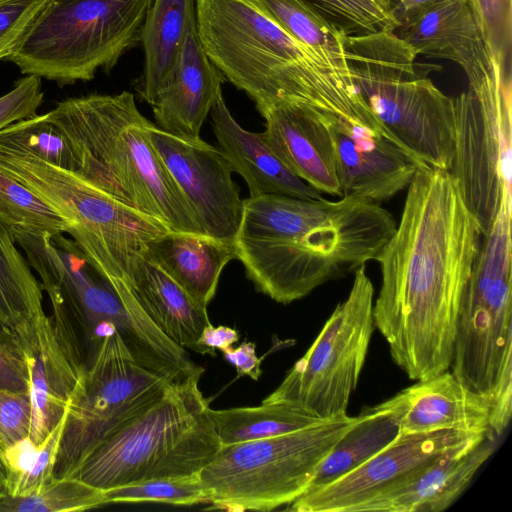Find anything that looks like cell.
<instances>
[{"label":"cell","instance_id":"obj_39","mask_svg":"<svg viewBox=\"0 0 512 512\" xmlns=\"http://www.w3.org/2000/svg\"><path fill=\"white\" fill-rule=\"evenodd\" d=\"M32 405L29 392L0 388V446L6 453L29 438Z\"/></svg>","mask_w":512,"mask_h":512},{"label":"cell","instance_id":"obj_22","mask_svg":"<svg viewBox=\"0 0 512 512\" xmlns=\"http://www.w3.org/2000/svg\"><path fill=\"white\" fill-rule=\"evenodd\" d=\"M417 55L450 60L469 86L484 79L495 59L484 43L466 0H446L394 31Z\"/></svg>","mask_w":512,"mask_h":512},{"label":"cell","instance_id":"obj_19","mask_svg":"<svg viewBox=\"0 0 512 512\" xmlns=\"http://www.w3.org/2000/svg\"><path fill=\"white\" fill-rule=\"evenodd\" d=\"M223 79L203 49L195 19L187 29L173 68L148 103L156 126L179 138L199 139L204 121L222 95Z\"/></svg>","mask_w":512,"mask_h":512},{"label":"cell","instance_id":"obj_42","mask_svg":"<svg viewBox=\"0 0 512 512\" xmlns=\"http://www.w3.org/2000/svg\"><path fill=\"white\" fill-rule=\"evenodd\" d=\"M222 352L225 359L236 368L238 377L248 376L253 380L260 378L261 360L256 356L253 342H243L236 348L231 346Z\"/></svg>","mask_w":512,"mask_h":512},{"label":"cell","instance_id":"obj_2","mask_svg":"<svg viewBox=\"0 0 512 512\" xmlns=\"http://www.w3.org/2000/svg\"><path fill=\"white\" fill-rule=\"evenodd\" d=\"M396 228L372 200L261 195L243 200L236 258L258 291L289 304L375 260Z\"/></svg>","mask_w":512,"mask_h":512},{"label":"cell","instance_id":"obj_14","mask_svg":"<svg viewBox=\"0 0 512 512\" xmlns=\"http://www.w3.org/2000/svg\"><path fill=\"white\" fill-rule=\"evenodd\" d=\"M494 434V433H489ZM486 434L454 430L399 435L346 475L306 490L288 505L294 512H361L378 495L399 485L444 453Z\"/></svg>","mask_w":512,"mask_h":512},{"label":"cell","instance_id":"obj_3","mask_svg":"<svg viewBox=\"0 0 512 512\" xmlns=\"http://www.w3.org/2000/svg\"><path fill=\"white\" fill-rule=\"evenodd\" d=\"M203 49L258 111L278 101L354 122L374 114L352 80L331 70L249 0H195Z\"/></svg>","mask_w":512,"mask_h":512},{"label":"cell","instance_id":"obj_24","mask_svg":"<svg viewBox=\"0 0 512 512\" xmlns=\"http://www.w3.org/2000/svg\"><path fill=\"white\" fill-rule=\"evenodd\" d=\"M122 280L143 312L168 338L185 350L211 354L199 344L202 331L211 324L207 307L196 303L156 264L142 257Z\"/></svg>","mask_w":512,"mask_h":512},{"label":"cell","instance_id":"obj_37","mask_svg":"<svg viewBox=\"0 0 512 512\" xmlns=\"http://www.w3.org/2000/svg\"><path fill=\"white\" fill-rule=\"evenodd\" d=\"M490 54L512 71V0H466Z\"/></svg>","mask_w":512,"mask_h":512},{"label":"cell","instance_id":"obj_1","mask_svg":"<svg viewBox=\"0 0 512 512\" xmlns=\"http://www.w3.org/2000/svg\"><path fill=\"white\" fill-rule=\"evenodd\" d=\"M395 231L376 261L374 326L411 380L450 369L461 300L482 240L448 170L426 165L408 185Z\"/></svg>","mask_w":512,"mask_h":512},{"label":"cell","instance_id":"obj_27","mask_svg":"<svg viewBox=\"0 0 512 512\" xmlns=\"http://www.w3.org/2000/svg\"><path fill=\"white\" fill-rule=\"evenodd\" d=\"M40 282L0 218V323L25 333L46 313Z\"/></svg>","mask_w":512,"mask_h":512},{"label":"cell","instance_id":"obj_13","mask_svg":"<svg viewBox=\"0 0 512 512\" xmlns=\"http://www.w3.org/2000/svg\"><path fill=\"white\" fill-rule=\"evenodd\" d=\"M201 375L171 382L103 438L69 477L102 490L144 480L209 407L199 388Z\"/></svg>","mask_w":512,"mask_h":512},{"label":"cell","instance_id":"obj_41","mask_svg":"<svg viewBox=\"0 0 512 512\" xmlns=\"http://www.w3.org/2000/svg\"><path fill=\"white\" fill-rule=\"evenodd\" d=\"M44 98L41 77L26 75L0 96V130L17 121L37 115Z\"/></svg>","mask_w":512,"mask_h":512},{"label":"cell","instance_id":"obj_25","mask_svg":"<svg viewBox=\"0 0 512 512\" xmlns=\"http://www.w3.org/2000/svg\"><path fill=\"white\" fill-rule=\"evenodd\" d=\"M171 277L196 303L207 307L224 267L236 258L233 243L205 234L167 231L143 256Z\"/></svg>","mask_w":512,"mask_h":512},{"label":"cell","instance_id":"obj_35","mask_svg":"<svg viewBox=\"0 0 512 512\" xmlns=\"http://www.w3.org/2000/svg\"><path fill=\"white\" fill-rule=\"evenodd\" d=\"M344 36L395 31V8L376 0H305Z\"/></svg>","mask_w":512,"mask_h":512},{"label":"cell","instance_id":"obj_16","mask_svg":"<svg viewBox=\"0 0 512 512\" xmlns=\"http://www.w3.org/2000/svg\"><path fill=\"white\" fill-rule=\"evenodd\" d=\"M151 142L193 210L203 234L233 243L243 200L219 148L201 138L187 140L153 125Z\"/></svg>","mask_w":512,"mask_h":512},{"label":"cell","instance_id":"obj_15","mask_svg":"<svg viewBox=\"0 0 512 512\" xmlns=\"http://www.w3.org/2000/svg\"><path fill=\"white\" fill-rule=\"evenodd\" d=\"M51 306V315L19 334L29 368V439L35 445L42 443L65 416L87 366L73 327L75 320L60 302L51 301Z\"/></svg>","mask_w":512,"mask_h":512},{"label":"cell","instance_id":"obj_7","mask_svg":"<svg viewBox=\"0 0 512 512\" xmlns=\"http://www.w3.org/2000/svg\"><path fill=\"white\" fill-rule=\"evenodd\" d=\"M153 0H47L8 60L60 86L112 69L141 42Z\"/></svg>","mask_w":512,"mask_h":512},{"label":"cell","instance_id":"obj_11","mask_svg":"<svg viewBox=\"0 0 512 512\" xmlns=\"http://www.w3.org/2000/svg\"><path fill=\"white\" fill-rule=\"evenodd\" d=\"M179 378L139 361L117 331L102 338L68 406L54 478L71 476L103 438Z\"/></svg>","mask_w":512,"mask_h":512},{"label":"cell","instance_id":"obj_43","mask_svg":"<svg viewBox=\"0 0 512 512\" xmlns=\"http://www.w3.org/2000/svg\"><path fill=\"white\" fill-rule=\"evenodd\" d=\"M239 340V333L237 330L228 326H213L212 324L206 326L199 338V344L208 350L212 355H215V349L223 351L231 347Z\"/></svg>","mask_w":512,"mask_h":512},{"label":"cell","instance_id":"obj_33","mask_svg":"<svg viewBox=\"0 0 512 512\" xmlns=\"http://www.w3.org/2000/svg\"><path fill=\"white\" fill-rule=\"evenodd\" d=\"M0 218L10 230L20 228L52 236L68 234L71 227L56 209L1 170Z\"/></svg>","mask_w":512,"mask_h":512},{"label":"cell","instance_id":"obj_20","mask_svg":"<svg viewBox=\"0 0 512 512\" xmlns=\"http://www.w3.org/2000/svg\"><path fill=\"white\" fill-rule=\"evenodd\" d=\"M259 113L265 120L261 134L280 160L316 190L341 197L333 145L318 111L278 101Z\"/></svg>","mask_w":512,"mask_h":512},{"label":"cell","instance_id":"obj_29","mask_svg":"<svg viewBox=\"0 0 512 512\" xmlns=\"http://www.w3.org/2000/svg\"><path fill=\"white\" fill-rule=\"evenodd\" d=\"M399 435L398 424L391 415L371 407L363 409L319 465L306 490L346 475L390 445Z\"/></svg>","mask_w":512,"mask_h":512},{"label":"cell","instance_id":"obj_45","mask_svg":"<svg viewBox=\"0 0 512 512\" xmlns=\"http://www.w3.org/2000/svg\"><path fill=\"white\" fill-rule=\"evenodd\" d=\"M11 469L6 454L0 446V499L9 495Z\"/></svg>","mask_w":512,"mask_h":512},{"label":"cell","instance_id":"obj_38","mask_svg":"<svg viewBox=\"0 0 512 512\" xmlns=\"http://www.w3.org/2000/svg\"><path fill=\"white\" fill-rule=\"evenodd\" d=\"M47 0H0V61L16 50Z\"/></svg>","mask_w":512,"mask_h":512},{"label":"cell","instance_id":"obj_44","mask_svg":"<svg viewBox=\"0 0 512 512\" xmlns=\"http://www.w3.org/2000/svg\"><path fill=\"white\" fill-rule=\"evenodd\" d=\"M446 0H398L395 6V16L399 27L408 25L426 11Z\"/></svg>","mask_w":512,"mask_h":512},{"label":"cell","instance_id":"obj_6","mask_svg":"<svg viewBox=\"0 0 512 512\" xmlns=\"http://www.w3.org/2000/svg\"><path fill=\"white\" fill-rule=\"evenodd\" d=\"M351 80L379 121L425 164L451 168L454 97L415 67L417 53L394 31L345 36Z\"/></svg>","mask_w":512,"mask_h":512},{"label":"cell","instance_id":"obj_17","mask_svg":"<svg viewBox=\"0 0 512 512\" xmlns=\"http://www.w3.org/2000/svg\"><path fill=\"white\" fill-rule=\"evenodd\" d=\"M318 114L333 145L341 197L380 203L407 188L427 165L389 132L332 113Z\"/></svg>","mask_w":512,"mask_h":512},{"label":"cell","instance_id":"obj_36","mask_svg":"<svg viewBox=\"0 0 512 512\" xmlns=\"http://www.w3.org/2000/svg\"><path fill=\"white\" fill-rule=\"evenodd\" d=\"M104 491L107 504L158 502L191 506L208 503L199 476L145 479Z\"/></svg>","mask_w":512,"mask_h":512},{"label":"cell","instance_id":"obj_34","mask_svg":"<svg viewBox=\"0 0 512 512\" xmlns=\"http://www.w3.org/2000/svg\"><path fill=\"white\" fill-rule=\"evenodd\" d=\"M64 422L65 416L39 445L27 438L5 453L11 469L10 496L28 495L54 478Z\"/></svg>","mask_w":512,"mask_h":512},{"label":"cell","instance_id":"obj_4","mask_svg":"<svg viewBox=\"0 0 512 512\" xmlns=\"http://www.w3.org/2000/svg\"><path fill=\"white\" fill-rule=\"evenodd\" d=\"M45 118L67 139L74 172L88 183L170 231L203 234L151 142L154 124L138 110L132 93L67 98Z\"/></svg>","mask_w":512,"mask_h":512},{"label":"cell","instance_id":"obj_12","mask_svg":"<svg viewBox=\"0 0 512 512\" xmlns=\"http://www.w3.org/2000/svg\"><path fill=\"white\" fill-rule=\"evenodd\" d=\"M455 143L449 172L485 234L511 193V73H490L454 97Z\"/></svg>","mask_w":512,"mask_h":512},{"label":"cell","instance_id":"obj_5","mask_svg":"<svg viewBox=\"0 0 512 512\" xmlns=\"http://www.w3.org/2000/svg\"><path fill=\"white\" fill-rule=\"evenodd\" d=\"M511 194L483 234L459 307L451 372L487 403L500 437L512 415Z\"/></svg>","mask_w":512,"mask_h":512},{"label":"cell","instance_id":"obj_26","mask_svg":"<svg viewBox=\"0 0 512 512\" xmlns=\"http://www.w3.org/2000/svg\"><path fill=\"white\" fill-rule=\"evenodd\" d=\"M195 0H153L142 29L145 62L141 97L149 103L174 66L190 23Z\"/></svg>","mask_w":512,"mask_h":512},{"label":"cell","instance_id":"obj_23","mask_svg":"<svg viewBox=\"0 0 512 512\" xmlns=\"http://www.w3.org/2000/svg\"><path fill=\"white\" fill-rule=\"evenodd\" d=\"M210 115L219 149L231 170L245 180L250 197L324 198L320 191L295 175L280 160L261 133L247 131L236 122L222 95L216 100Z\"/></svg>","mask_w":512,"mask_h":512},{"label":"cell","instance_id":"obj_40","mask_svg":"<svg viewBox=\"0 0 512 512\" xmlns=\"http://www.w3.org/2000/svg\"><path fill=\"white\" fill-rule=\"evenodd\" d=\"M29 368L19 333L0 323V388L29 392Z\"/></svg>","mask_w":512,"mask_h":512},{"label":"cell","instance_id":"obj_10","mask_svg":"<svg viewBox=\"0 0 512 512\" xmlns=\"http://www.w3.org/2000/svg\"><path fill=\"white\" fill-rule=\"evenodd\" d=\"M373 304L374 287L363 265L355 270L346 299L263 402L290 403L322 421L346 416L375 328Z\"/></svg>","mask_w":512,"mask_h":512},{"label":"cell","instance_id":"obj_8","mask_svg":"<svg viewBox=\"0 0 512 512\" xmlns=\"http://www.w3.org/2000/svg\"><path fill=\"white\" fill-rule=\"evenodd\" d=\"M356 419L347 414L291 433L221 446L199 474L208 504L231 512L291 504Z\"/></svg>","mask_w":512,"mask_h":512},{"label":"cell","instance_id":"obj_21","mask_svg":"<svg viewBox=\"0 0 512 512\" xmlns=\"http://www.w3.org/2000/svg\"><path fill=\"white\" fill-rule=\"evenodd\" d=\"M486 434L452 449L411 477L366 503L361 512H441L467 489L497 447Z\"/></svg>","mask_w":512,"mask_h":512},{"label":"cell","instance_id":"obj_9","mask_svg":"<svg viewBox=\"0 0 512 512\" xmlns=\"http://www.w3.org/2000/svg\"><path fill=\"white\" fill-rule=\"evenodd\" d=\"M0 170L68 219V234L108 281L128 278L148 244L170 231L74 171L38 157L0 153Z\"/></svg>","mask_w":512,"mask_h":512},{"label":"cell","instance_id":"obj_18","mask_svg":"<svg viewBox=\"0 0 512 512\" xmlns=\"http://www.w3.org/2000/svg\"><path fill=\"white\" fill-rule=\"evenodd\" d=\"M371 408L391 415L401 435L445 430L494 433L487 403L462 385L449 369L416 380Z\"/></svg>","mask_w":512,"mask_h":512},{"label":"cell","instance_id":"obj_30","mask_svg":"<svg viewBox=\"0 0 512 512\" xmlns=\"http://www.w3.org/2000/svg\"><path fill=\"white\" fill-rule=\"evenodd\" d=\"M209 417L221 446L275 437L324 422L286 402H263L254 407L215 410Z\"/></svg>","mask_w":512,"mask_h":512},{"label":"cell","instance_id":"obj_32","mask_svg":"<svg viewBox=\"0 0 512 512\" xmlns=\"http://www.w3.org/2000/svg\"><path fill=\"white\" fill-rule=\"evenodd\" d=\"M107 504L105 491L75 477L53 478L25 496L0 499V512H71Z\"/></svg>","mask_w":512,"mask_h":512},{"label":"cell","instance_id":"obj_28","mask_svg":"<svg viewBox=\"0 0 512 512\" xmlns=\"http://www.w3.org/2000/svg\"><path fill=\"white\" fill-rule=\"evenodd\" d=\"M334 72L350 79L344 38L305 0H249Z\"/></svg>","mask_w":512,"mask_h":512},{"label":"cell","instance_id":"obj_31","mask_svg":"<svg viewBox=\"0 0 512 512\" xmlns=\"http://www.w3.org/2000/svg\"><path fill=\"white\" fill-rule=\"evenodd\" d=\"M0 153L32 155L57 167L74 171L70 145L45 114L23 119L0 130Z\"/></svg>","mask_w":512,"mask_h":512}]
</instances>
